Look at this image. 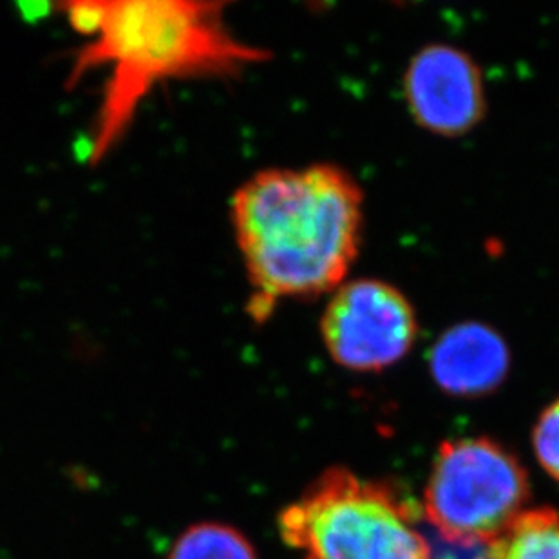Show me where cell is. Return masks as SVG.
I'll return each mask as SVG.
<instances>
[{
	"mask_svg": "<svg viewBox=\"0 0 559 559\" xmlns=\"http://www.w3.org/2000/svg\"><path fill=\"white\" fill-rule=\"evenodd\" d=\"M528 498L527 473L491 438H459L438 449L424 511L451 544H491Z\"/></svg>",
	"mask_w": 559,
	"mask_h": 559,
	"instance_id": "4",
	"label": "cell"
},
{
	"mask_svg": "<svg viewBox=\"0 0 559 559\" xmlns=\"http://www.w3.org/2000/svg\"><path fill=\"white\" fill-rule=\"evenodd\" d=\"M280 531L307 559H433L406 501L344 467L322 473L286 507Z\"/></svg>",
	"mask_w": 559,
	"mask_h": 559,
	"instance_id": "3",
	"label": "cell"
},
{
	"mask_svg": "<svg viewBox=\"0 0 559 559\" xmlns=\"http://www.w3.org/2000/svg\"><path fill=\"white\" fill-rule=\"evenodd\" d=\"M230 225L250 286L247 308L261 322L281 301L343 285L362 245L365 194L335 164L272 167L234 192Z\"/></svg>",
	"mask_w": 559,
	"mask_h": 559,
	"instance_id": "2",
	"label": "cell"
},
{
	"mask_svg": "<svg viewBox=\"0 0 559 559\" xmlns=\"http://www.w3.org/2000/svg\"><path fill=\"white\" fill-rule=\"evenodd\" d=\"M165 559H258L249 538L227 523L200 522L176 538Z\"/></svg>",
	"mask_w": 559,
	"mask_h": 559,
	"instance_id": "9",
	"label": "cell"
},
{
	"mask_svg": "<svg viewBox=\"0 0 559 559\" xmlns=\"http://www.w3.org/2000/svg\"><path fill=\"white\" fill-rule=\"evenodd\" d=\"M486 559H559V512L525 511L489 544Z\"/></svg>",
	"mask_w": 559,
	"mask_h": 559,
	"instance_id": "8",
	"label": "cell"
},
{
	"mask_svg": "<svg viewBox=\"0 0 559 559\" xmlns=\"http://www.w3.org/2000/svg\"><path fill=\"white\" fill-rule=\"evenodd\" d=\"M333 362L371 373L401 362L418 338V317L406 294L374 277L346 280L328 296L319 322Z\"/></svg>",
	"mask_w": 559,
	"mask_h": 559,
	"instance_id": "5",
	"label": "cell"
},
{
	"mask_svg": "<svg viewBox=\"0 0 559 559\" xmlns=\"http://www.w3.org/2000/svg\"><path fill=\"white\" fill-rule=\"evenodd\" d=\"M225 2L80 0L60 4L85 38L68 71V87L106 71L90 132L87 162L100 165L131 131L143 102L176 80L227 79L269 60L228 26Z\"/></svg>",
	"mask_w": 559,
	"mask_h": 559,
	"instance_id": "1",
	"label": "cell"
},
{
	"mask_svg": "<svg viewBox=\"0 0 559 559\" xmlns=\"http://www.w3.org/2000/svg\"><path fill=\"white\" fill-rule=\"evenodd\" d=\"M533 442L539 464L559 481V396L539 415L534 426Z\"/></svg>",
	"mask_w": 559,
	"mask_h": 559,
	"instance_id": "10",
	"label": "cell"
},
{
	"mask_svg": "<svg viewBox=\"0 0 559 559\" xmlns=\"http://www.w3.org/2000/svg\"><path fill=\"white\" fill-rule=\"evenodd\" d=\"M402 96L415 123L437 136H464L487 115L480 66L453 44H426L413 55L402 79Z\"/></svg>",
	"mask_w": 559,
	"mask_h": 559,
	"instance_id": "6",
	"label": "cell"
},
{
	"mask_svg": "<svg viewBox=\"0 0 559 559\" xmlns=\"http://www.w3.org/2000/svg\"><path fill=\"white\" fill-rule=\"evenodd\" d=\"M511 368V352L500 332L486 322L454 324L429 352V370L449 395L481 396L497 391Z\"/></svg>",
	"mask_w": 559,
	"mask_h": 559,
	"instance_id": "7",
	"label": "cell"
}]
</instances>
